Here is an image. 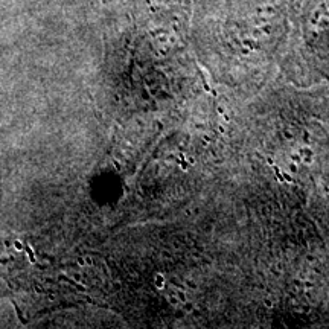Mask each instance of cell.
<instances>
[{"mask_svg": "<svg viewBox=\"0 0 329 329\" xmlns=\"http://www.w3.org/2000/svg\"><path fill=\"white\" fill-rule=\"evenodd\" d=\"M61 279L67 280V282H69V284H72V285H75V288H78V290H79V291H84V290H85V288H84V286H81V285H79V284H76V282H75V280H72V279H69V277H66V276H61Z\"/></svg>", "mask_w": 329, "mask_h": 329, "instance_id": "1", "label": "cell"}, {"mask_svg": "<svg viewBox=\"0 0 329 329\" xmlns=\"http://www.w3.org/2000/svg\"><path fill=\"white\" fill-rule=\"evenodd\" d=\"M28 253H29V258H31V262L35 264V259H34V254H32V247L28 245Z\"/></svg>", "mask_w": 329, "mask_h": 329, "instance_id": "2", "label": "cell"}, {"mask_svg": "<svg viewBox=\"0 0 329 329\" xmlns=\"http://www.w3.org/2000/svg\"><path fill=\"white\" fill-rule=\"evenodd\" d=\"M14 245H15V248H17V250H22V248H23V245H22V242H20V241H15V242H14Z\"/></svg>", "mask_w": 329, "mask_h": 329, "instance_id": "3", "label": "cell"}]
</instances>
